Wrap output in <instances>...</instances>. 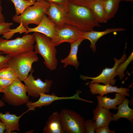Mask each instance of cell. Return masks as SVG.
Wrapping results in <instances>:
<instances>
[{"label":"cell","mask_w":133,"mask_h":133,"mask_svg":"<svg viewBox=\"0 0 133 133\" xmlns=\"http://www.w3.org/2000/svg\"><path fill=\"white\" fill-rule=\"evenodd\" d=\"M50 5L46 15L57 28L63 27L66 23L65 18L67 8L65 6L53 2Z\"/></svg>","instance_id":"12"},{"label":"cell","mask_w":133,"mask_h":133,"mask_svg":"<svg viewBox=\"0 0 133 133\" xmlns=\"http://www.w3.org/2000/svg\"><path fill=\"white\" fill-rule=\"evenodd\" d=\"M28 88L17 78L8 86L3 89V100L8 104L19 106L26 104L29 100L26 93Z\"/></svg>","instance_id":"6"},{"label":"cell","mask_w":133,"mask_h":133,"mask_svg":"<svg viewBox=\"0 0 133 133\" xmlns=\"http://www.w3.org/2000/svg\"><path fill=\"white\" fill-rule=\"evenodd\" d=\"M50 3L46 0L36 1L33 5L26 8L21 15H15L13 17V21L21 24L27 28L30 24L38 25L43 15L46 14Z\"/></svg>","instance_id":"4"},{"label":"cell","mask_w":133,"mask_h":133,"mask_svg":"<svg viewBox=\"0 0 133 133\" xmlns=\"http://www.w3.org/2000/svg\"><path fill=\"white\" fill-rule=\"evenodd\" d=\"M11 57L6 55L0 54V70L9 66V63Z\"/></svg>","instance_id":"30"},{"label":"cell","mask_w":133,"mask_h":133,"mask_svg":"<svg viewBox=\"0 0 133 133\" xmlns=\"http://www.w3.org/2000/svg\"><path fill=\"white\" fill-rule=\"evenodd\" d=\"M1 0H0V22H5V18L2 13V8L1 5Z\"/></svg>","instance_id":"35"},{"label":"cell","mask_w":133,"mask_h":133,"mask_svg":"<svg viewBox=\"0 0 133 133\" xmlns=\"http://www.w3.org/2000/svg\"><path fill=\"white\" fill-rule=\"evenodd\" d=\"M89 87L91 93L93 95L99 94L103 96L108 93H116L129 97V88L121 87L118 88L116 86L108 84L102 85L98 83H94L89 84Z\"/></svg>","instance_id":"14"},{"label":"cell","mask_w":133,"mask_h":133,"mask_svg":"<svg viewBox=\"0 0 133 133\" xmlns=\"http://www.w3.org/2000/svg\"><path fill=\"white\" fill-rule=\"evenodd\" d=\"M3 89L0 86V93H3Z\"/></svg>","instance_id":"38"},{"label":"cell","mask_w":133,"mask_h":133,"mask_svg":"<svg viewBox=\"0 0 133 133\" xmlns=\"http://www.w3.org/2000/svg\"><path fill=\"white\" fill-rule=\"evenodd\" d=\"M0 77L13 81L17 78L14 70L9 66L0 70Z\"/></svg>","instance_id":"26"},{"label":"cell","mask_w":133,"mask_h":133,"mask_svg":"<svg viewBox=\"0 0 133 133\" xmlns=\"http://www.w3.org/2000/svg\"><path fill=\"white\" fill-rule=\"evenodd\" d=\"M11 0L13 3L15 9V15L17 16L21 14L26 8L33 5L36 2L24 0Z\"/></svg>","instance_id":"24"},{"label":"cell","mask_w":133,"mask_h":133,"mask_svg":"<svg viewBox=\"0 0 133 133\" xmlns=\"http://www.w3.org/2000/svg\"><path fill=\"white\" fill-rule=\"evenodd\" d=\"M5 127L4 123L0 120V133H3L5 131Z\"/></svg>","instance_id":"36"},{"label":"cell","mask_w":133,"mask_h":133,"mask_svg":"<svg viewBox=\"0 0 133 133\" xmlns=\"http://www.w3.org/2000/svg\"><path fill=\"white\" fill-rule=\"evenodd\" d=\"M130 101L125 98L122 102L117 107L118 110L116 114L112 115L113 121H116L121 118L127 119L132 123L133 121V109L130 108L129 106Z\"/></svg>","instance_id":"21"},{"label":"cell","mask_w":133,"mask_h":133,"mask_svg":"<svg viewBox=\"0 0 133 133\" xmlns=\"http://www.w3.org/2000/svg\"><path fill=\"white\" fill-rule=\"evenodd\" d=\"M38 60L37 54L33 50L27 51L11 57L9 66L14 70L17 78L24 81L32 69L33 64Z\"/></svg>","instance_id":"5"},{"label":"cell","mask_w":133,"mask_h":133,"mask_svg":"<svg viewBox=\"0 0 133 133\" xmlns=\"http://www.w3.org/2000/svg\"><path fill=\"white\" fill-rule=\"evenodd\" d=\"M84 125L86 133H94L96 127L95 122L93 120L89 119L85 121Z\"/></svg>","instance_id":"29"},{"label":"cell","mask_w":133,"mask_h":133,"mask_svg":"<svg viewBox=\"0 0 133 133\" xmlns=\"http://www.w3.org/2000/svg\"><path fill=\"white\" fill-rule=\"evenodd\" d=\"M115 98L111 99L107 96L97 95L96 98L98 105L108 109L117 110V107L116 106L122 102L126 96L117 93L115 94Z\"/></svg>","instance_id":"20"},{"label":"cell","mask_w":133,"mask_h":133,"mask_svg":"<svg viewBox=\"0 0 133 133\" xmlns=\"http://www.w3.org/2000/svg\"><path fill=\"white\" fill-rule=\"evenodd\" d=\"M85 39L81 38L70 44V49L68 55L65 58L61 59V62L64 64V67L70 65L73 66L76 69L78 68L80 63L78 60L77 53L79 45Z\"/></svg>","instance_id":"19"},{"label":"cell","mask_w":133,"mask_h":133,"mask_svg":"<svg viewBox=\"0 0 133 133\" xmlns=\"http://www.w3.org/2000/svg\"><path fill=\"white\" fill-rule=\"evenodd\" d=\"M93 121L96 128L106 125H109L113 121L112 113L110 110L106 109L98 105L93 111Z\"/></svg>","instance_id":"15"},{"label":"cell","mask_w":133,"mask_h":133,"mask_svg":"<svg viewBox=\"0 0 133 133\" xmlns=\"http://www.w3.org/2000/svg\"><path fill=\"white\" fill-rule=\"evenodd\" d=\"M12 22H0V35L3 34L9 31L10 27L13 25Z\"/></svg>","instance_id":"31"},{"label":"cell","mask_w":133,"mask_h":133,"mask_svg":"<svg viewBox=\"0 0 133 133\" xmlns=\"http://www.w3.org/2000/svg\"><path fill=\"white\" fill-rule=\"evenodd\" d=\"M19 24V25L17 28L14 29H10L9 32L3 34L5 39L9 40L16 33H25L26 32L27 29L23 27L22 24Z\"/></svg>","instance_id":"27"},{"label":"cell","mask_w":133,"mask_h":133,"mask_svg":"<svg viewBox=\"0 0 133 133\" xmlns=\"http://www.w3.org/2000/svg\"><path fill=\"white\" fill-rule=\"evenodd\" d=\"M96 19L99 23H106L109 20L104 8L102 0H97L89 7Z\"/></svg>","instance_id":"22"},{"label":"cell","mask_w":133,"mask_h":133,"mask_svg":"<svg viewBox=\"0 0 133 133\" xmlns=\"http://www.w3.org/2000/svg\"><path fill=\"white\" fill-rule=\"evenodd\" d=\"M5 105L4 102L2 100H0V107L3 106Z\"/></svg>","instance_id":"37"},{"label":"cell","mask_w":133,"mask_h":133,"mask_svg":"<svg viewBox=\"0 0 133 133\" xmlns=\"http://www.w3.org/2000/svg\"><path fill=\"white\" fill-rule=\"evenodd\" d=\"M124 1L129 2H133V0H123Z\"/></svg>","instance_id":"40"},{"label":"cell","mask_w":133,"mask_h":133,"mask_svg":"<svg viewBox=\"0 0 133 133\" xmlns=\"http://www.w3.org/2000/svg\"><path fill=\"white\" fill-rule=\"evenodd\" d=\"M25 34L31 32H37L43 34L52 40L56 33L57 28L55 24L49 18L46 14L43 16L40 23L34 28L29 27Z\"/></svg>","instance_id":"13"},{"label":"cell","mask_w":133,"mask_h":133,"mask_svg":"<svg viewBox=\"0 0 133 133\" xmlns=\"http://www.w3.org/2000/svg\"><path fill=\"white\" fill-rule=\"evenodd\" d=\"M33 34L35 42L34 51L42 57L44 60V63L48 68L51 70H55L58 64L56 57L57 51L51 40L39 33L33 32Z\"/></svg>","instance_id":"2"},{"label":"cell","mask_w":133,"mask_h":133,"mask_svg":"<svg viewBox=\"0 0 133 133\" xmlns=\"http://www.w3.org/2000/svg\"><path fill=\"white\" fill-rule=\"evenodd\" d=\"M44 133H65L60 113L54 112L50 116L43 131Z\"/></svg>","instance_id":"18"},{"label":"cell","mask_w":133,"mask_h":133,"mask_svg":"<svg viewBox=\"0 0 133 133\" xmlns=\"http://www.w3.org/2000/svg\"><path fill=\"white\" fill-rule=\"evenodd\" d=\"M127 58L126 54L124 53L120 59H117L115 58H114L115 63L112 68H106L103 69L101 73L98 76L91 77L81 75L80 78L84 81L89 79L92 80L90 82L86 83H85L86 86L90 83H101L104 85H113L116 82V80L114 78L117 76L116 73L117 67L120 63L124 62Z\"/></svg>","instance_id":"8"},{"label":"cell","mask_w":133,"mask_h":133,"mask_svg":"<svg viewBox=\"0 0 133 133\" xmlns=\"http://www.w3.org/2000/svg\"><path fill=\"white\" fill-rule=\"evenodd\" d=\"M33 71L34 70L32 69L24 82L28 88L27 93L28 95L38 98L39 97L40 93L48 94L50 92L53 81L46 79L43 82L39 78L35 79L33 75Z\"/></svg>","instance_id":"11"},{"label":"cell","mask_w":133,"mask_h":133,"mask_svg":"<svg viewBox=\"0 0 133 133\" xmlns=\"http://www.w3.org/2000/svg\"><path fill=\"white\" fill-rule=\"evenodd\" d=\"M26 113V111L20 116H17L15 114H10L8 112L5 114L0 112V120L5 125L6 133H10L15 131L19 132L20 119Z\"/></svg>","instance_id":"17"},{"label":"cell","mask_w":133,"mask_h":133,"mask_svg":"<svg viewBox=\"0 0 133 133\" xmlns=\"http://www.w3.org/2000/svg\"><path fill=\"white\" fill-rule=\"evenodd\" d=\"M133 52L124 62L120 63L116 69L117 75L118 76L119 79L122 80L125 76L124 72L129 64L133 60Z\"/></svg>","instance_id":"25"},{"label":"cell","mask_w":133,"mask_h":133,"mask_svg":"<svg viewBox=\"0 0 133 133\" xmlns=\"http://www.w3.org/2000/svg\"><path fill=\"white\" fill-rule=\"evenodd\" d=\"M13 81L12 80L0 77V86L4 89L9 85Z\"/></svg>","instance_id":"33"},{"label":"cell","mask_w":133,"mask_h":133,"mask_svg":"<svg viewBox=\"0 0 133 133\" xmlns=\"http://www.w3.org/2000/svg\"><path fill=\"white\" fill-rule=\"evenodd\" d=\"M24 0L28 1H39L41 0Z\"/></svg>","instance_id":"39"},{"label":"cell","mask_w":133,"mask_h":133,"mask_svg":"<svg viewBox=\"0 0 133 133\" xmlns=\"http://www.w3.org/2000/svg\"><path fill=\"white\" fill-rule=\"evenodd\" d=\"M82 93L81 91L77 90L76 93L72 96L63 97L57 96L54 93H52L51 94L41 93L40 94L39 99L37 101L34 102L29 101L26 103V106L28 108L27 111L28 112L30 111H34L36 107L41 108L42 106H48L51 104L54 101L62 100H75L88 103L93 102L92 101L86 100L80 98L79 95Z\"/></svg>","instance_id":"10"},{"label":"cell","mask_w":133,"mask_h":133,"mask_svg":"<svg viewBox=\"0 0 133 133\" xmlns=\"http://www.w3.org/2000/svg\"><path fill=\"white\" fill-rule=\"evenodd\" d=\"M35 42L34 34H27L14 39L0 37V52L11 57L27 51L33 50Z\"/></svg>","instance_id":"3"},{"label":"cell","mask_w":133,"mask_h":133,"mask_svg":"<svg viewBox=\"0 0 133 133\" xmlns=\"http://www.w3.org/2000/svg\"><path fill=\"white\" fill-rule=\"evenodd\" d=\"M49 2H53L65 7L68 8L69 3V0H46Z\"/></svg>","instance_id":"34"},{"label":"cell","mask_w":133,"mask_h":133,"mask_svg":"<svg viewBox=\"0 0 133 133\" xmlns=\"http://www.w3.org/2000/svg\"><path fill=\"white\" fill-rule=\"evenodd\" d=\"M84 32L72 25L66 24L62 27L57 28L51 40L56 47L64 42L71 44L83 38Z\"/></svg>","instance_id":"9"},{"label":"cell","mask_w":133,"mask_h":133,"mask_svg":"<svg viewBox=\"0 0 133 133\" xmlns=\"http://www.w3.org/2000/svg\"><path fill=\"white\" fill-rule=\"evenodd\" d=\"M97 0H69V3L82 6L89 8L90 6Z\"/></svg>","instance_id":"28"},{"label":"cell","mask_w":133,"mask_h":133,"mask_svg":"<svg viewBox=\"0 0 133 133\" xmlns=\"http://www.w3.org/2000/svg\"><path fill=\"white\" fill-rule=\"evenodd\" d=\"M115 130H110L109 128V125L103 126L97 128L95 130L96 133H115Z\"/></svg>","instance_id":"32"},{"label":"cell","mask_w":133,"mask_h":133,"mask_svg":"<svg viewBox=\"0 0 133 133\" xmlns=\"http://www.w3.org/2000/svg\"><path fill=\"white\" fill-rule=\"evenodd\" d=\"M126 29L123 28H108L102 31H97L93 30L84 32L83 37L90 42V47L95 52L96 50V43L101 37L108 34L113 32L123 31Z\"/></svg>","instance_id":"16"},{"label":"cell","mask_w":133,"mask_h":133,"mask_svg":"<svg viewBox=\"0 0 133 133\" xmlns=\"http://www.w3.org/2000/svg\"><path fill=\"white\" fill-rule=\"evenodd\" d=\"M121 0H102L103 6L109 20L114 17L119 8Z\"/></svg>","instance_id":"23"},{"label":"cell","mask_w":133,"mask_h":133,"mask_svg":"<svg viewBox=\"0 0 133 133\" xmlns=\"http://www.w3.org/2000/svg\"><path fill=\"white\" fill-rule=\"evenodd\" d=\"M2 52H0V54H2Z\"/></svg>","instance_id":"41"},{"label":"cell","mask_w":133,"mask_h":133,"mask_svg":"<svg viewBox=\"0 0 133 133\" xmlns=\"http://www.w3.org/2000/svg\"><path fill=\"white\" fill-rule=\"evenodd\" d=\"M65 22L84 32L91 31L95 27H101L90 9L70 3L65 16Z\"/></svg>","instance_id":"1"},{"label":"cell","mask_w":133,"mask_h":133,"mask_svg":"<svg viewBox=\"0 0 133 133\" xmlns=\"http://www.w3.org/2000/svg\"><path fill=\"white\" fill-rule=\"evenodd\" d=\"M60 114L65 133H86L84 125L85 120L80 115L67 109H62Z\"/></svg>","instance_id":"7"}]
</instances>
